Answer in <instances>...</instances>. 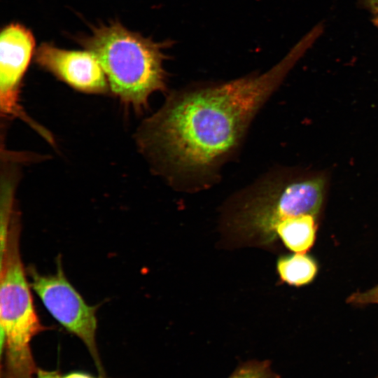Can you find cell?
I'll use <instances>...</instances> for the list:
<instances>
[{"label":"cell","instance_id":"obj_1","mask_svg":"<svg viewBox=\"0 0 378 378\" xmlns=\"http://www.w3.org/2000/svg\"><path fill=\"white\" fill-rule=\"evenodd\" d=\"M293 56L261 76L173 94L141 125L136 135L140 150L167 176L211 175L239 145Z\"/></svg>","mask_w":378,"mask_h":378},{"label":"cell","instance_id":"obj_2","mask_svg":"<svg viewBox=\"0 0 378 378\" xmlns=\"http://www.w3.org/2000/svg\"><path fill=\"white\" fill-rule=\"evenodd\" d=\"M1 365L25 374L37 368L31 342L46 328L36 312L20 257V223L15 210L1 217Z\"/></svg>","mask_w":378,"mask_h":378},{"label":"cell","instance_id":"obj_3","mask_svg":"<svg viewBox=\"0 0 378 378\" xmlns=\"http://www.w3.org/2000/svg\"><path fill=\"white\" fill-rule=\"evenodd\" d=\"M80 41L97 58L109 90L125 105L141 110L153 93L164 89L163 55L157 43L118 22L94 27Z\"/></svg>","mask_w":378,"mask_h":378},{"label":"cell","instance_id":"obj_4","mask_svg":"<svg viewBox=\"0 0 378 378\" xmlns=\"http://www.w3.org/2000/svg\"><path fill=\"white\" fill-rule=\"evenodd\" d=\"M262 183L250 205L252 222L267 240L274 239L275 227L282 220L304 214L319 217L327 181L323 174L278 176Z\"/></svg>","mask_w":378,"mask_h":378},{"label":"cell","instance_id":"obj_5","mask_svg":"<svg viewBox=\"0 0 378 378\" xmlns=\"http://www.w3.org/2000/svg\"><path fill=\"white\" fill-rule=\"evenodd\" d=\"M29 284L43 304L66 331L76 336L88 349L99 374L106 372L97 343L95 306L89 305L65 276L60 258L57 271L41 274L33 266L27 270Z\"/></svg>","mask_w":378,"mask_h":378},{"label":"cell","instance_id":"obj_6","mask_svg":"<svg viewBox=\"0 0 378 378\" xmlns=\"http://www.w3.org/2000/svg\"><path fill=\"white\" fill-rule=\"evenodd\" d=\"M34 38L31 32L19 24H10L0 38V106L5 116L27 117L19 102L22 78L33 55Z\"/></svg>","mask_w":378,"mask_h":378},{"label":"cell","instance_id":"obj_7","mask_svg":"<svg viewBox=\"0 0 378 378\" xmlns=\"http://www.w3.org/2000/svg\"><path fill=\"white\" fill-rule=\"evenodd\" d=\"M35 62L74 90L88 94H105L109 86L104 70L90 51L68 50L43 43Z\"/></svg>","mask_w":378,"mask_h":378},{"label":"cell","instance_id":"obj_8","mask_svg":"<svg viewBox=\"0 0 378 378\" xmlns=\"http://www.w3.org/2000/svg\"><path fill=\"white\" fill-rule=\"evenodd\" d=\"M318 218L304 214L282 220L275 227L274 238L279 235L289 250L306 253L314 244Z\"/></svg>","mask_w":378,"mask_h":378},{"label":"cell","instance_id":"obj_9","mask_svg":"<svg viewBox=\"0 0 378 378\" xmlns=\"http://www.w3.org/2000/svg\"><path fill=\"white\" fill-rule=\"evenodd\" d=\"M276 268L281 279L289 285L305 286L311 283L318 272V265L306 253L294 254L280 257Z\"/></svg>","mask_w":378,"mask_h":378},{"label":"cell","instance_id":"obj_10","mask_svg":"<svg viewBox=\"0 0 378 378\" xmlns=\"http://www.w3.org/2000/svg\"><path fill=\"white\" fill-rule=\"evenodd\" d=\"M227 378H280L269 360H248L241 363Z\"/></svg>","mask_w":378,"mask_h":378},{"label":"cell","instance_id":"obj_11","mask_svg":"<svg viewBox=\"0 0 378 378\" xmlns=\"http://www.w3.org/2000/svg\"><path fill=\"white\" fill-rule=\"evenodd\" d=\"M34 378H111L106 374H98L94 376L90 373L83 371H71L66 373L61 372L58 370H48L38 368Z\"/></svg>","mask_w":378,"mask_h":378},{"label":"cell","instance_id":"obj_12","mask_svg":"<svg viewBox=\"0 0 378 378\" xmlns=\"http://www.w3.org/2000/svg\"><path fill=\"white\" fill-rule=\"evenodd\" d=\"M346 302L356 306L378 304V284L366 291L352 293Z\"/></svg>","mask_w":378,"mask_h":378},{"label":"cell","instance_id":"obj_13","mask_svg":"<svg viewBox=\"0 0 378 378\" xmlns=\"http://www.w3.org/2000/svg\"><path fill=\"white\" fill-rule=\"evenodd\" d=\"M373 14L375 22L378 24V0H365Z\"/></svg>","mask_w":378,"mask_h":378},{"label":"cell","instance_id":"obj_14","mask_svg":"<svg viewBox=\"0 0 378 378\" xmlns=\"http://www.w3.org/2000/svg\"><path fill=\"white\" fill-rule=\"evenodd\" d=\"M376 378H378V376Z\"/></svg>","mask_w":378,"mask_h":378}]
</instances>
